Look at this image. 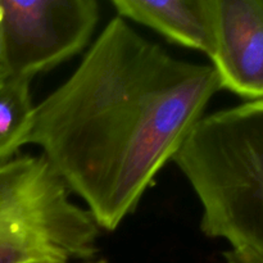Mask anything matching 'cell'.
<instances>
[{"label": "cell", "instance_id": "6da1fadb", "mask_svg": "<svg viewBox=\"0 0 263 263\" xmlns=\"http://www.w3.org/2000/svg\"><path fill=\"white\" fill-rule=\"evenodd\" d=\"M218 90L212 64L176 58L115 17L72 76L35 105L27 144L40 146L98 226L113 231Z\"/></svg>", "mask_w": 263, "mask_h": 263}, {"label": "cell", "instance_id": "277c9868", "mask_svg": "<svg viewBox=\"0 0 263 263\" xmlns=\"http://www.w3.org/2000/svg\"><path fill=\"white\" fill-rule=\"evenodd\" d=\"M95 0H0L10 76L32 80L82 50L99 21Z\"/></svg>", "mask_w": 263, "mask_h": 263}, {"label": "cell", "instance_id": "30bf717a", "mask_svg": "<svg viewBox=\"0 0 263 263\" xmlns=\"http://www.w3.org/2000/svg\"><path fill=\"white\" fill-rule=\"evenodd\" d=\"M82 263H108L104 259H99V261H86V262H82Z\"/></svg>", "mask_w": 263, "mask_h": 263}, {"label": "cell", "instance_id": "7a4b0ae2", "mask_svg": "<svg viewBox=\"0 0 263 263\" xmlns=\"http://www.w3.org/2000/svg\"><path fill=\"white\" fill-rule=\"evenodd\" d=\"M172 161L199 200L202 233L263 259V99L203 116Z\"/></svg>", "mask_w": 263, "mask_h": 263}, {"label": "cell", "instance_id": "9c48e42d", "mask_svg": "<svg viewBox=\"0 0 263 263\" xmlns=\"http://www.w3.org/2000/svg\"><path fill=\"white\" fill-rule=\"evenodd\" d=\"M10 76L9 64H8L7 50H5L4 36H3L2 22H0V81L8 79Z\"/></svg>", "mask_w": 263, "mask_h": 263}, {"label": "cell", "instance_id": "52a82bcc", "mask_svg": "<svg viewBox=\"0 0 263 263\" xmlns=\"http://www.w3.org/2000/svg\"><path fill=\"white\" fill-rule=\"evenodd\" d=\"M30 82L18 76L0 81V163L13 158L27 144L35 110Z\"/></svg>", "mask_w": 263, "mask_h": 263}, {"label": "cell", "instance_id": "3957f363", "mask_svg": "<svg viewBox=\"0 0 263 263\" xmlns=\"http://www.w3.org/2000/svg\"><path fill=\"white\" fill-rule=\"evenodd\" d=\"M99 236L91 213L72 202L43 154L0 163V263L91 261Z\"/></svg>", "mask_w": 263, "mask_h": 263}, {"label": "cell", "instance_id": "ba28073f", "mask_svg": "<svg viewBox=\"0 0 263 263\" xmlns=\"http://www.w3.org/2000/svg\"><path fill=\"white\" fill-rule=\"evenodd\" d=\"M223 259H225V263H263V259L259 257L246 253V252L235 251V249L225 252Z\"/></svg>", "mask_w": 263, "mask_h": 263}, {"label": "cell", "instance_id": "5b68a950", "mask_svg": "<svg viewBox=\"0 0 263 263\" xmlns=\"http://www.w3.org/2000/svg\"><path fill=\"white\" fill-rule=\"evenodd\" d=\"M210 59L226 89L244 99H263V0H212Z\"/></svg>", "mask_w": 263, "mask_h": 263}, {"label": "cell", "instance_id": "8992f818", "mask_svg": "<svg viewBox=\"0 0 263 263\" xmlns=\"http://www.w3.org/2000/svg\"><path fill=\"white\" fill-rule=\"evenodd\" d=\"M118 17L152 28L208 57L213 48L212 0H113Z\"/></svg>", "mask_w": 263, "mask_h": 263}]
</instances>
